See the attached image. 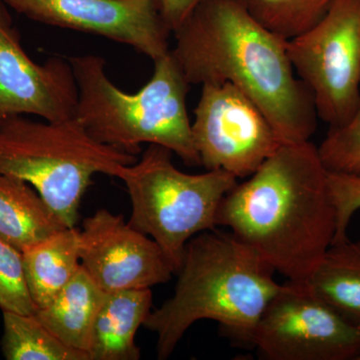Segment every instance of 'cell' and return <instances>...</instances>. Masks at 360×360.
Masks as SVG:
<instances>
[{
    "label": "cell",
    "instance_id": "obj_9",
    "mask_svg": "<svg viewBox=\"0 0 360 360\" xmlns=\"http://www.w3.org/2000/svg\"><path fill=\"white\" fill-rule=\"evenodd\" d=\"M191 132L200 165L238 179L250 176L283 144L257 104L231 84L201 85Z\"/></svg>",
    "mask_w": 360,
    "mask_h": 360
},
{
    "label": "cell",
    "instance_id": "obj_18",
    "mask_svg": "<svg viewBox=\"0 0 360 360\" xmlns=\"http://www.w3.org/2000/svg\"><path fill=\"white\" fill-rule=\"evenodd\" d=\"M4 326L7 360H89L86 352L66 345L34 314L4 311Z\"/></svg>",
    "mask_w": 360,
    "mask_h": 360
},
{
    "label": "cell",
    "instance_id": "obj_16",
    "mask_svg": "<svg viewBox=\"0 0 360 360\" xmlns=\"http://www.w3.org/2000/svg\"><path fill=\"white\" fill-rule=\"evenodd\" d=\"M104 296L82 266L52 302L34 315L66 345L89 354L92 326Z\"/></svg>",
    "mask_w": 360,
    "mask_h": 360
},
{
    "label": "cell",
    "instance_id": "obj_11",
    "mask_svg": "<svg viewBox=\"0 0 360 360\" xmlns=\"http://www.w3.org/2000/svg\"><path fill=\"white\" fill-rule=\"evenodd\" d=\"M80 264L104 292L151 288L174 274L160 245L105 208L79 229Z\"/></svg>",
    "mask_w": 360,
    "mask_h": 360
},
{
    "label": "cell",
    "instance_id": "obj_10",
    "mask_svg": "<svg viewBox=\"0 0 360 360\" xmlns=\"http://www.w3.org/2000/svg\"><path fill=\"white\" fill-rule=\"evenodd\" d=\"M30 20L99 35L130 47L148 58L170 51L172 30L158 0H1Z\"/></svg>",
    "mask_w": 360,
    "mask_h": 360
},
{
    "label": "cell",
    "instance_id": "obj_24",
    "mask_svg": "<svg viewBox=\"0 0 360 360\" xmlns=\"http://www.w3.org/2000/svg\"><path fill=\"white\" fill-rule=\"evenodd\" d=\"M359 360H360V357H359Z\"/></svg>",
    "mask_w": 360,
    "mask_h": 360
},
{
    "label": "cell",
    "instance_id": "obj_17",
    "mask_svg": "<svg viewBox=\"0 0 360 360\" xmlns=\"http://www.w3.org/2000/svg\"><path fill=\"white\" fill-rule=\"evenodd\" d=\"M304 283L314 295L360 328V238L329 246Z\"/></svg>",
    "mask_w": 360,
    "mask_h": 360
},
{
    "label": "cell",
    "instance_id": "obj_21",
    "mask_svg": "<svg viewBox=\"0 0 360 360\" xmlns=\"http://www.w3.org/2000/svg\"><path fill=\"white\" fill-rule=\"evenodd\" d=\"M0 309L34 314L37 311L26 283L22 253L0 238Z\"/></svg>",
    "mask_w": 360,
    "mask_h": 360
},
{
    "label": "cell",
    "instance_id": "obj_4",
    "mask_svg": "<svg viewBox=\"0 0 360 360\" xmlns=\"http://www.w3.org/2000/svg\"><path fill=\"white\" fill-rule=\"evenodd\" d=\"M78 89L75 117L92 139L137 156L141 144L167 148L189 167H198L187 111L191 84L170 51L155 60V71L136 94H127L108 78L98 56L68 58Z\"/></svg>",
    "mask_w": 360,
    "mask_h": 360
},
{
    "label": "cell",
    "instance_id": "obj_20",
    "mask_svg": "<svg viewBox=\"0 0 360 360\" xmlns=\"http://www.w3.org/2000/svg\"><path fill=\"white\" fill-rule=\"evenodd\" d=\"M317 149L328 172H360V101L347 122L340 127H329L326 139Z\"/></svg>",
    "mask_w": 360,
    "mask_h": 360
},
{
    "label": "cell",
    "instance_id": "obj_1",
    "mask_svg": "<svg viewBox=\"0 0 360 360\" xmlns=\"http://www.w3.org/2000/svg\"><path fill=\"white\" fill-rule=\"evenodd\" d=\"M174 34L170 53L189 84L234 85L264 112L283 143L310 141L319 116L291 65L288 40L257 22L238 0H205Z\"/></svg>",
    "mask_w": 360,
    "mask_h": 360
},
{
    "label": "cell",
    "instance_id": "obj_3",
    "mask_svg": "<svg viewBox=\"0 0 360 360\" xmlns=\"http://www.w3.org/2000/svg\"><path fill=\"white\" fill-rule=\"evenodd\" d=\"M274 269L231 231L200 232L187 243L174 293L143 326L158 336V359L174 354L196 321L219 322L241 345L253 347L258 321L283 284Z\"/></svg>",
    "mask_w": 360,
    "mask_h": 360
},
{
    "label": "cell",
    "instance_id": "obj_7",
    "mask_svg": "<svg viewBox=\"0 0 360 360\" xmlns=\"http://www.w3.org/2000/svg\"><path fill=\"white\" fill-rule=\"evenodd\" d=\"M296 77L329 127L352 117L360 101V0H338L319 23L286 41Z\"/></svg>",
    "mask_w": 360,
    "mask_h": 360
},
{
    "label": "cell",
    "instance_id": "obj_15",
    "mask_svg": "<svg viewBox=\"0 0 360 360\" xmlns=\"http://www.w3.org/2000/svg\"><path fill=\"white\" fill-rule=\"evenodd\" d=\"M26 283L37 309L46 307L82 267L79 229L66 227L22 251Z\"/></svg>",
    "mask_w": 360,
    "mask_h": 360
},
{
    "label": "cell",
    "instance_id": "obj_2",
    "mask_svg": "<svg viewBox=\"0 0 360 360\" xmlns=\"http://www.w3.org/2000/svg\"><path fill=\"white\" fill-rule=\"evenodd\" d=\"M328 176L311 141L281 144L224 196L217 226L231 229L288 281L304 283L335 238Z\"/></svg>",
    "mask_w": 360,
    "mask_h": 360
},
{
    "label": "cell",
    "instance_id": "obj_12",
    "mask_svg": "<svg viewBox=\"0 0 360 360\" xmlns=\"http://www.w3.org/2000/svg\"><path fill=\"white\" fill-rule=\"evenodd\" d=\"M77 103V80L68 58L53 56L44 65L34 63L0 0V122L23 115L65 122L75 117Z\"/></svg>",
    "mask_w": 360,
    "mask_h": 360
},
{
    "label": "cell",
    "instance_id": "obj_5",
    "mask_svg": "<svg viewBox=\"0 0 360 360\" xmlns=\"http://www.w3.org/2000/svg\"><path fill=\"white\" fill-rule=\"evenodd\" d=\"M137 160L92 139L77 117L39 122L14 115L0 122V174L30 184L68 227L94 174L120 179Z\"/></svg>",
    "mask_w": 360,
    "mask_h": 360
},
{
    "label": "cell",
    "instance_id": "obj_19",
    "mask_svg": "<svg viewBox=\"0 0 360 360\" xmlns=\"http://www.w3.org/2000/svg\"><path fill=\"white\" fill-rule=\"evenodd\" d=\"M257 22L290 40L310 30L338 0H238Z\"/></svg>",
    "mask_w": 360,
    "mask_h": 360
},
{
    "label": "cell",
    "instance_id": "obj_8",
    "mask_svg": "<svg viewBox=\"0 0 360 360\" xmlns=\"http://www.w3.org/2000/svg\"><path fill=\"white\" fill-rule=\"evenodd\" d=\"M253 347L269 360H359L360 328L305 283L288 281L260 317Z\"/></svg>",
    "mask_w": 360,
    "mask_h": 360
},
{
    "label": "cell",
    "instance_id": "obj_22",
    "mask_svg": "<svg viewBox=\"0 0 360 360\" xmlns=\"http://www.w3.org/2000/svg\"><path fill=\"white\" fill-rule=\"evenodd\" d=\"M328 181L329 193L336 212L335 243L348 238V225L355 212L360 210V172H328Z\"/></svg>",
    "mask_w": 360,
    "mask_h": 360
},
{
    "label": "cell",
    "instance_id": "obj_14",
    "mask_svg": "<svg viewBox=\"0 0 360 360\" xmlns=\"http://www.w3.org/2000/svg\"><path fill=\"white\" fill-rule=\"evenodd\" d=\"M66 227L30 184L0 174V238L22 252Z\"/></svg>",
    "mask_w": 360,
    "mask_h": 360
},
{
    "label": "cell",
    "instance_id": "obj_13",
    "mask_svg": "<svg viewBox=\"0 0 360 360\" xmlns=\"http://www.w3.org/2000/svg\"><path fill=\"white\" fill-rule=\"evenodd\" d=\"M153 309L150 288L105 292L92 326L89 360H139L137 330Z\"/></svg>",
    "mask_w": 360,
    "mask_h": 360
},
{
    "label": "cell",
    "instance_id": "obj_23",
    "mask_svg": "<svg viewBox=\"0 0 360 360\" xmlns=\"http://www.w3.org/2000/svg\"><path fill=\"white\" fill-rule=\"evenodd\" d=\"M160 13L168 28L174 33L205 0H158Z\"/></svg>",
    "mask_w": 360,
    "mask_h": 360
},
{
    "label": "cell",
    "instance_id": "obj_6",
    "mask_svg": "<svg viewBox=\"0 0 360 360\" xmlns=\"http://www.w3.org/2000/svg\"><path fill=\"white\" fill-rule=\"evenodd\" d=\"M172 150L149 144L120 179L131 200L129 224L153 239L179 271L187 243L217 227L220 202L238 179L221 169L189 174L174 167Z\"/></svg>",
    "mask_w": 360,
    "mask_h": 360
}]
</instances>
